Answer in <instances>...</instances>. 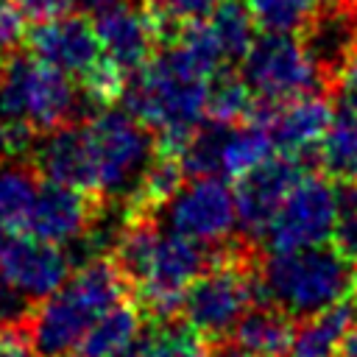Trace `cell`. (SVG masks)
<instances>
[{"label":"cell","mask_w":357,"mask_h":357,"mask_svg":"<svg viewBox=\"0 0 357 357\" xmlns=\"http://www.w3.org/2000/svg\"><path fill=\"white\" fill-rule=\"evenodd\" d=\"M209 81L212 75L176 45L131 73L123 92L126 112L153 134V153L181 159L192 134L206 120Z\"/></svg>","instance_id":"1"},{"label":"cell","mask_w":357,"mask_h":357,"mask_svg":"<svg viewBox=\"0 0 357 357\" xmlns=\"http://www.w3.org/2000/svg\"><path fill=\"white\" fill-rule=\"evenodd\" d=\"M128 293V279L112 257H92L67 282L42 298L28 321V337L42 357H70L86 329Z\"/></svg>","instance_id":"2"},{"label":"cell","mask_w":357,"mask_h":357,"mask_svg":"<svg viewBox=\"0 0 357 357\" xmlns=\"http://www.w3.org/2000/svg\"><path fill=\"white\" fill-rule=\"evenodd\" d=\"M257 287L282 312L307 318L351 298L357 290V265L326 245L271 251Z\"/></svg>","instance_id":"3"},{"label":"cell","mask_w":357,"mask_h":357,"mask_svg":"<svg viewBox=\"0 0 357 357\" xmlns=\"http://www.w3.org/2000/svg\"><path fill=\"white\" fill-rule=\"evenodd\" d=\"M86 100L67 73L36 56H11L0 73V117L25 120L39 134L78 123ZM89 109V106H86Z\"/></svg>","instance_id":"4"},{"label":"cell","mask_w":357,"mask_h":357,"mask_svg":"<svg viewBox=\"0 0 357 357\" xmlns=\"http://www.w3.org/2000/svg\"><path fill=\"white\" fill-rule=\"evenodd\" d=\"M81 128L95 192L103 201L126 195L153 156V134L131 112L114 106L92 112Z\"/></svg>","instance_id":"5"},{"label":"cell","mask_w":357,"mask_h":357,"mask_svg":"<svg viewBox=\"0 0 357 357\" xmlns=\"http://www.w3.org/2000/svg\"><path fill=\"white\" fill-rule=\"evenodd\" d=\"M259 296L257 279L243 268L234 254L218 251L215 262L192 279L184 293V321L206 340H220L234 332L240 318Z\"/></svg>","instance_id":"6"},{"label":"cell","mask_w":357,"mask_h":357,"mask_svg":"<svg viewBox=\"0 0 357 357\" xmlns=\"http://www.w3.org/2000/svg\"><path fill=\"white\" fill-rule=\"evenodd\" d=\"M324 75L312 47L296 33H265L243 56V78L265 103L315 92Z\"/></svg>","instance_id":"7"},{"label":"cell","mask_w":357,"mask_h":357,"mask_svg":"<svg viewBox=\"0 0 357 357\" xmlns=\"http://www.w3.org/2000/svg\"><path fill=\"white\" fill-rule=\"evenodd\" d=\"M337 212H340V192L332 184V178L304 173L279 204L262 237L271 251L326 245L332 240Z\"/></svg>","instance_id":"8"},{"label":"cell","mask_w":357,"mask_h":357,"mask_svg":"<svg viewBox=\"0 0 357 357\" xmlns=\"http://www.w3.org/2000/svg\"><path fill=\"white\" fill-rule=\"evenodd\" d=\"M273 153L268 131L251 120L237 126H215L195 131L181 153V165L190 176H220L240 178Z\"/></svg>","instance_id":"9"},{"label":"cell","mask_w":357,"mask_h":357,"mask_svg":"<svg viewBox=\"0 0 357 357\" xmlns=\"http://www.w3.org/2000/svg\"><path fill=\"white\" fill-rule=\"evenodd\" d=\"M165 206L170 231H178L212 248L223 245L240 226L234 190L220 176H192V181L181 184Z\"/></svg>","instance_id":"10"},{"label":"cell","mask_w":357,"mask_h":357,"mask_svg":"<svg viewBox=\"0 0 357 357\" xmlns=\"http://www.w3.org/2000/svg\"><path fill=\"white\" fill-rule=\"evenodd\" d=\"M92 25L103 53L128 75L153 59L159 42L167 36V20L148 0H131L120 8L98 14Z\"/></svg>","instance_id":"11"},{"label":"cell","mask_w":357,"mask_h":357,"mask_svg":"<svg viewBox=\"0 0 357 357\" xmlns=\"http://www.w3.org/2000/svg\"><path fill=\"white\" fill-rule=\"evenodd\" d=\"M103 209H106L103 198L70 184L47 181L39 184L22 231L47 243L70 245L103 215Z\"/></svg>","instance_id":"12"},{"label":"cell","mask_w":357,"mask_h":357,"mask_svg":"<svg viewBox=\"0 0 357 357\" xmlns=\"http://www.w3.org/2000/svg\"><path fill=\"white\" fill-rule=\"evenodd\" d=\"M70 268L73 257L64 245L22 231L20 237L6 243L0 259V279L20 296H25L31 304H39L67 282Z\"/></svg>","instance_id":"13"},{"label":"cell","mask_w":357,"mask_h":357,"mask_svg":"<svg viewBox=\"0 0 357 357\" xmlns=\"http://www.w3.org/2000/svg\"><path fill=\"white\" fill-rule=\"evenodd\" d=\"M301 176H304V167L293 153H271L254 170L240 176L234 187L240 229L254 237H262L279 204Z\"/></svg>","instance_id":"14"},{"label":"cell","mask_w":357,"mask_h":357,"mask_svg":"<svg viewBox=\"0 0 357 357\" xmlns=\"http://www.w3.org/2000/svg\"><path fill=\"white\" fill-rule=\"evenodd\" d=\"M25 42H28L31 56H36L75 78H81L103 56L98 31L84 17L59 14L50 20H39L25 33Z\"/></svg>","instance_id":"15"},{"label":"cell","mask_w":357,"mask_h":357,"mask_svg":"<svg viewBox=\"0 0 357 357\" xmlns=\"http://www.w3.org/2000/svg\"><path fill=\"white\" fill-rule=\"evenodd\" d=\"M332 117H335L332 103L324 95L307 92L268 103L265 112H259L254 120L268 131L273 148H282V153L301 156L321 142Z\"/></svg>","instance_id":"16"},{"label":"cell","mask_w":357,"mask_h":357,"mask_svg":"<svg viewBox=\"0 0 357 357\" xmlns=\"http://www.w3.org/2000/svg\"><path fill=\"white\" fill-rule=\"evenodd\" d=\"M31 165L47 181L70 184V187H78V190L98 195L81 123H70V126H61L56 131H47L45 139H39L33 153H31Z\"/></svg>","instance_id":"17"},{"label":"cell","mask_w":357,"mask_h":357,"mask_svg":"<svg viewBox=\"0 0 357 357\" xmlns=\"http://www.w3.org/2000/svg\"><path fill=\"white\" fill-rule=\"evenodd\" d=\"M142 324V310L131 301H120L86 329L70 357H137Z\"/></svg>","instance_id":"18"},{"label":"cell","mask_w":357,"mask_h":357,"mask_svg":"<svg viewBox=\"0 0 357 357\" xmlns=\"http://www.w3.org/2000/svg\"><path fill=\"white\" fill-rule=\"evenodd\" d=\"M351 318H354L351 301L307 315L304 324L293 329L287 357H340L343 337L351 326Z\"/></svg>","instance_id":"19"},{"label":"cell","mask_w":357,"mask_h":357,"mask_svg":"<svg viewBox=\"0 0 357 357\" xmlns=\"http://www.w3.org/2000/svg\"><path fill=\"white\" fill-rule=\"evenodd\" d=\"M231 335L240 351H248L257 357H282L287 354L293 324H290V315L282 312L279 307H251L240 318Z\"/></svg>","instance_id":"20"},{"label":"cell","mask_w":357,"mask_h":357,"mask_svg":"<svg viewBox=\"0 0 357 357\" xmlns=\"http://www.w3.org/2000/svg\"><path fill=\"white\" fill-rule=\"evenodd\" d=\"M315 148L329 178L357 181V112L335 114Z\"/></svg>","instance_id":"21"},{"label":"cell","mask_w":357,"mask_h":357,"mask_svg":"<svg viewBox=\"0 0 357 357\" xmlns=\"http://www.w3.org/2000/svg\"><path fill=\"white\" fill-rule=\"evenodd\" d=\"M39 190L36 167L31 162H0V229L22 231Z\"/></svg>","instance_id":"22"},{"label":"cell","mask_w":357,"mask_h":357,"mask_svg":"<svg viewBox=\"0 0 357 357\" xmlns=\"http://www.w3.org/2000/svg\"><path fill=\"white\" fill-rule=\"evenodd\" d=\"M254 92L243 75L215 73L206 95V117L215 126H237L254 117Z\"/></svg>","instance_id":"23"},{"label":"cell","mask_w":357,"mask_h":357,"mask_svg":"<svg viewBox=\"0 0 357 357\" xmlns=\"http://www.w3.org/2000/svg\"><path fill=\"white\" fill-rule=\"evenodd\" d=\"M245 8L265 33H298L315 22L326 0H245Z\"/></svg>","instance_id":"24"},{"label":"cell","mask_w":357,"mask_h":357,"mask_svg":"<svg viewBox=\"0 0 357 357\" xmlns=\"http://www.w3.org/2000/svg\"><path fill=\"white\" fill-rule=\"evenodd\" d=\"M137 357H209L206 337H201L190 324L156 321L151 332H142Z\"/></svg>","instance_id":"25"},{"label":"cell","mask_w":357,"mask_h":357,"mask_svg":"<svg viewBox=\"0 0 357 357\" xmlns=\"http://www.w3.org/2000/svg\"><path fill=\"white\" fill-rule=\"evenodd\" d=\"M206 20L215 31V39H218L226 61H240L248 53L251 42H254V28H257L248 8L240 6L237 0H226L218 8H212L206 14Z\"/></svg>","instance_id":"26"},{"label":"cell","mask_w":357,"mask_h":357,"mask_svg":"<svg viewBox=\"0 0 357 357\" xmlns=\"http://www.w3.org/2000/svg\"><path fill=\"white\" fill-rule=\"evenodd\" d=\"M332 243L349 262L357 265V190L340 195V212L335 220Z\"/></svg>","instance_id":"27"},{"label":"cell","mask_w":357,"mask_h":357,"mask_svg":"<svg viewBox=\"0 0 357 357\" xmlns=\"http://www.w3.org/2000/svg\"><path fill=\"white\" fill-rule=\"evenodd\" d=\"M165 20L170 22H187L195 17H206L212 8H218L226 0H148Z\"/></svg>","instance_id":"28"},{"label":"cell","mask_w":357,"mask_h":357,"mask_svg":"<svg viewBox=\"0 0 357 357\" xmlns=\"http://www.w3.org/2000/svg\"><path fill=\"white\" fill-rule=\"evenodd\" d=\"M25 36V14L14 0H0V47H14Z\"/></svg>","instance_id":"29"},{"label":"cell","mask_w":357,"mask_h":357,"mask_svg":"<svg viewBox=\"0 0 357 357\" xmlns=\"http://www.w3.org/2000/svg\"><path fill=\"white\" fill-rule=\"evenodd\" d=\"M0 357H42L31 337L25 324H14V326H0Z\"/></svg>","instance_id":"30"},{"label":"cell","mask_w":357,"mask_h":357,"mask_svg":"<svg viewBox=\"0 0 357 357\" xmlns=\"http://www.w3.org/2000/svg\"><path fill=\"white\" fill-rule=\"evenodd\" d=\"M20 6V11L28 17V20H50V17H59V14H67L75 0H14Z\"/></svg>","instance_id":"31"},{"label":"cell","mask_w":357,"mask_h":357,"mask_svg":"<svg viewBox=\"0 0 357 357\" xmlns=\"http://www.w3.org/2000/svg\"><path fill=\"white\" fill-rule=\"evenodd\" d=\"M340 95L346 109L357 112V56H349L340 67Z\"/></svg>","instance_id":"32"},{"label":"cell","mask_w":357,"mask_h":357,"mask_svg":"<svg viewBox=\"0 0 357 357\" xmlns=\"http://www.w3.org/2000/svg\"><path fill=\"white\" fill-rule=\"evenodd\" d=\"M75 3H78V8H81L84 14L98 17V14H106V11H112V8L126 6V3H131V0H75Z\"/></svg>","instance_id":"33"},{"label":"cell","mask_w":357,"mask_h":357,"mask_svg":"<svg viewBox=\"0 0 357 357\" xmlns=\"http://www.w3.org/2000/svg\"><path fill=\"white\" fill-rule=\"evenodd\" d=\"M340 357H357V315L351 318V326L343 337V349H340Z\"/></svg>","instance_id":"34"},{"label":"cell","mask_w":357,"mask_h":357,"mask_svg":"<svg viewBox=\"0 0 357 357\" xmlns=\"http://www.w3.org/2000/svg\"><path fill=\"white\" fill-rule=\"evenodd\" d=\"M220 357H257V354H248V351H226V354H220Z\"/></svg>","instance_id":"35"},{"label":"cell","mask_w":357,"mask_h":357,"mask_svg":"<svg viewBox=\"0 0 357 357\" xmlns=\"http://www.w3.org/2000/svg\"><path fill=\"white\" fill-rule=\"evenodd\" d=\"M6 243H8V237H6V231L0 229V259H3V251H6Z\"/></svg>","instance_id":"36"},{"label":"cell","mask_w":357,"mask_h":357,"mask_svg":"<svg viewBox=\"0 0 357 357\" xmlns=\"http://www.w3.org/2000/svg\"><path fill=\"white\" fill-rule=\"evenodd\" d=\"M349 56H357V14H354V45H351V53Z\"/></svg>","instance_id":"37"}]
</instances>
